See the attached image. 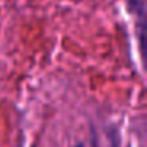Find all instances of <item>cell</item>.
<instances>
[{
  "label": "cell",
  "mask_w": 147,
  "mask_h": 147,
  "mask_svg": "<svg viewBox=\"0 0 147 147\" xmlns=\"http://www.w3.org/2000/svg\"><path fill=\"white\" fill-rule=\"evenodd\" d=\"M74 147H84V146H82V144H78V146H74Z\"/></svg>",
  "instance_id": "obj_1"
}]
</instances>
